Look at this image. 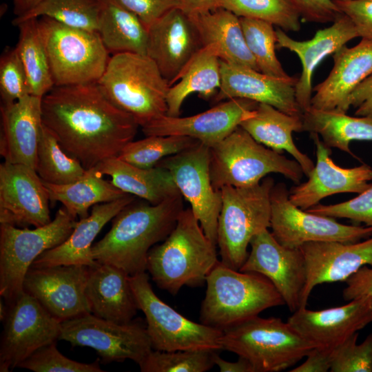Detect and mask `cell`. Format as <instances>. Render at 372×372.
I'll return each mask as SVG.
<instances>
[{"label":"cell","instance_id":"53","mask_svg":"<svg viewBox=\"0 0 372 372\" xmlns=\"http://www.w3.org/2000/svg\"><path fill=\"white\" fill-rule=\"evenodd\" d=\"M332 351L318 348L313 349L305 357L306 360L290 372H327L330 371Z\"/></svg>","mask_w":372,"mask_h":372},{"label":"cell","instance_id":"15","mask_svg":"<svg viewBox=\"0 0 372 372\" xmlns=\"http://www.w3.org/2000/svg\"><path fill=\"white\" fill-rule=\"evenodd\" d=\"M156 166L169 171L206 236L216 245L222 196L220 190L216 189L211 182L210 147L198 141L180 153L163 158Z\"/></svg>","mask_w":372,"mask_h":372},{"label":"cell","instance_id":"33","mask_svg":"<svg viewBox=\"0 0 372 372\" xmlns=\"http://www.w3.org/2000/svg\"><path fill=\"white\" fill-rule=\"evenodd\" d=\"M302 132L315 133L335 147L362 161L349 147L353 141H372V117L351 116L345 112L310 107L302 114Z\"/></svg>","mask_w":372,"mask_h":372},{"label":"cell","instance_id":"44","mask_svg":"<svg viewBox=\"0 0 372 372\" xmlns=\"http://www.w3.org/2000/svg\"><path fill=\"white\" fill-rule=\"evenodd\" d=\"M99 361L82 363L70 360L57 349L54 342L39 349L18 367L34 372H102Z\"/></svg>","mask_w":372,"mask_h":372},{"label":"cell","instance_id":"34","mask_svg":"<svg viewBox=\"0 0 372 372\" xmlns=\"http://www.w3.org/2000/svg\"><path fill=\"white\" fill-rule=\"evenodd\" d=\"M220 85V59L211 48L204 47L190 61L178 81L169 87L167 115L179 116L184 101L193 93L206 100L214 99Z\"/></svg>","mask_w":372,"mask_h":372},{"label":"cell","instance_id":"39","mask_svg":"<svg viewBox=\"0 0 372 372\" xmlns=\"http://www.w3.org/2000/svg\"><path fill=\"white\" fill-rule=\"evenodd\" d=\"M101 7L102 0H44L28 13L15 17L12 24L47 17L68 26L97 32Z\"/></svg>","mask_w":372,"mask_h":372},{"label":"cell","instance_id":"11","mask_svg":"<svg viewBox=\"0 0 372 372\" xmlns=\"http://www.w3.org/2000/svg\"><path fill=\"white\" fill-rule=\"evenodd\" d=\"M130 279L138 309L145 317L153 350L222 349L223 331L194 322L162 301L153 291L145 271Z\"/></svg>","mask_w":372,"mask_h":372},{"label":"cell","instance_id":"13","mask_svg":"<svg viewBox=\"0 0 372 372\" xmlns=\"http://www.w3.org/2000/svg\"><path fill=\"white\" fill-rule=\"evenodd\" d=\"M271 233L282 246L300 247L309 242H358L372 236V227L348 225L335 218L313 214L293 205L289 190L282 183L274 185L271 192Z\"/></svg>","mask_w":372,"mask_h":372},{"label":"cell","instance_id":"40","mask_svg":"<svg viewBox=\"0 0 372 372\" xmlns=\"http://www.w3.org/2000/svg\"><path fill=\"white\" fill-rule=\"evenodd\" d=\"M221 8L238 17L262 20L285 32L300 30V15L289 0H217L215 8Z\"/></svg>","mask_w":372,"mask_h":372},{"label":"cell","instance_id":"41","mask_svg":"<svg viewBox=\"0 0 372 372\" xmlns=\"http://www.w3.org/2000/svg\"><path fill=\"white\" fill-rule=\"evenodd\" d=\"M198 142L185 136H146L128 143L117 157L141 168H151L163 158L180 153Z\"/></svg>","mask_w":372,"mask_h":372},{"label":"cell","instance_id":"17","mask_svg":"<svg viewBox=\"0 0 372 372\" xmlns=\"http://www.w3.org/2000/svg\"><path fill=\"white\" fill-rule=\"evenodd\" d=\"M90 267L56 265L30 267L23 290L61 322L91 313L85 289Z\"/></svg>","mask_w":372,"mask_h":372},{"label":"cell","instance_id":"46","mask_svg":"<svg viewBox=\"0 0 372 372\" xmlns=\"http://www.w3.org/2000/svg\"><path fill=\"white\" fill-rule=\"evenodd\" d=\"M28 77L17 48H7L0 59L1 104L14 103L29 95Z\"/></svg>","mask_w":372,"mask_h":372},{"label":"cell","instance_id":"38","mask_svg":"<svg viewBox=\"0 0 372 372\" xmlns=\"http://www.w3.org/2000/svg\"><path fill=\"white\" fill-rule=\"evenodd\" d=\"M35 170L43 182L65 185L81 178L86 169L68 154L54 135L43 123Z\"/></svg>","mask_w":372,"mask_h":372},{"label":"cell","instance_id":"43","mask_svg":"<svg viewBox=\"0 0 372 372\" xmlns=\"http://www.w3.org/2000/svg\"><path fill=\"white\" fill-rule=\"evenodd\" d=\"M216 351L208 349L152 350L138 366L142 372H205L215 366Z\"/></svg>","mask_w":372,"mask_h":372},{"label":"cell","instance_id":"4","mask_svg":"<svg viewBox=\"0 0 372 372\" xmlns=\"http://www.w3.org/2000/svg\"><path fill=\"white\" fill-rule=\"evenodd\" d=\"M97 83L110 101L142 128L167 115L170 85L147 54H113Z\"/></svg>","mask_w":372,"mask_h":372},{"label":"cell","instance_id":"22","mask_svg":"<svg viewBox=\"0 0 372 372\" xmlns=\"http://www.w3.org/2000/svg\"><path fill=\"white\" fill-rule=\"evenodd\" d=\"M310 136L316 147V163L306 182L297 184L289 191V198L296 207L307 210L329 196L340 193L360 194L371 184L372 167L362 163L351 168L335 164L331 149L315 133Z\"/></svg>","mask_w":372,"mask_h":372},{"label":"cell","instance_id":"25","mask_svg":"<svg viewBox=\"0 0 372 372\" xmlns=\"http://www.w3.org/2000/svg\"><path fill=\"white\" fill-rule=\"evenodd\" d=\"M276 48H286L299 57L302 72L296 85V99L304 112L311 107L313 87L312 76L317 65L328 55L333 54L353 39L358 32L348 17L342 14L328 28L318 30L307 41H296L280 28L277 29Z\"/></svg>","mask_w":372,"mask_h":372},{"label":"cell","instance_id":"18","mask_svg":"<svg viewBox=\"0 0 372 372\" xmlns=\"http://www.w3.org/2000/svg\"><path fill=\"white\" fill-rule=\"evenodd\" d=\"M50 198L36 170L23 164L0 165V223L20 228L51 222Z\"/></svg>","mask_w":372,"mask_h":372},{"label":"cell","instance_id":"32","mask_svg":"<svg viewBox=\"0 0 372 372\" xmlns=\"http://www.w3.org/2000/svg\"><path fill=\"white\" fill-rule=\"evenodd\" d=\"M96 169L123 192L138 196L152 205L181 195L169 171L163 167L141 168L118 157L104 160Z\"/></svg>","mask_w":372,"mask_h":372},{"label":"cell","instance_id":"48","mask_svg":"<svg viewBox=\"0 0 372 372\" xmlns=\"http://www.w3.org/2000/svg\"><path fill=\"white\" fill-rule=\"evenodd\" d=\"M353 23L358 37L372 41V0L334 1Z\"/></svg>","mask_w":372,"mask_h":372},{"label":"cell","instance_id":"54","mask_svg":"<svg viewBox=\"0 0 372 372\" xmlns=\"http://www.w3.org/2000/svg\"><path fill=\"white\" fill-rule=\"evenodd\" d=\"M214 364L220 372H255L251 364L245 359L238 357L236 362L223 360L218 353L214 355Z\"/></svg>","mask_w":372,"mask_h":372},{"label":"cell","instance_id":"6","mask_svg":"<svg viewBox=\"0 0 372 372\" xmlns=\"http://www.w3.org/2000/svg\"><path fill=\"white\" fill-rule=\"evenodd\" d=\"M221 344L247 360L255 372L287 369L316 348L287 321L258 316L223 330Z\"/></svg>","mask_w":372,"mask_h":372},{"label":"cell","instance_id":"50","mask_svg":"<svg viewBox=\"0 0 372 372\" xmlns=\"http://www.w3.org/2000/svg\"><path fill=\"white\" fill-rule=\"evenodd\" d=\"M306 22H333L342 14L333 0H289Z\"/></svg>","mask_w":372,"mask_h":372},{"label":"cell","instance_id":"31","mask_svg":"<svg viewBox=\"0 0 372 372\" xmlns=\"http://www.w3.org/2000/svg\"><path fill=\"white\" fill-rule=\"evenodd\" d=\"M302 116L286 114L274 107L258 103L254 114L245 120L240 127L257 142L282 154L289 153L300 164L307 177L314 167L312 160L295 145L293 132H302Z\"/></svg>","mask_w":372,"mask_h":372},{"label":"cell","instance_id":"42","mask_svg":"<svg viewBox=\"0 0 372 372\" xmlns=\"http://www.w3.org/2000/svg\"><path fill=\"white\" fill-rule=\"evenodd\" d=\"M240 21L246 43L259 71L277 78H290L276 54L277 37L273 25L246 17H240Z\"/></svg>","mask_w":372,"mask_h":372},{"label":"cell","instance_id":"1","mask_svg":"<svg viewBox=\"0 0 372 372\" xmlns=\"http://www.w3.org/2000/svg\"><path fill=\"white\" fill-rule=\"evenodd\" d=\"M43 125L88 169L118 156L139 125L96 83L54 86L41 100Z\"/></svg>","mask_w":372,"mask_h":372},{"label":"cell","instance_id":"8","mask_svg":"<svg viewBox=\"0 0 372 372\" xmlns=\"http://www.w3.org/2000/svg\"><path fill=\"white\" fill-rule=\"evenodd\" d=\"M278 173L295 184L304 174L295 159H289L257 142L240 126L210 148V174L214 187H246Z\"/></svg>","mask_w":372,"mask_h":372},{"label":"cell","instance_id":"21","mask_svg":"<svg viewBox=\"0 0 372 372\" xmlns=\"http://www.w3.org/2000/svg\"><path fill=\"white\" fill-rule=\"evenodd\" d=\"M287 322L316 348L332 351L372 322V297L362 296L319 311L302 307L293 312Z\"/></svg>","mask_w":372,"mask_h":372},{"label":"cell","instance_id":"7","mask_svg":"<svg viewBox=\"0 0 372 372\" xmlns=\"http://www.w3.org/2000/svg\"><path fill=\"white\" fill-rule=\"evenodd\" d=\"M274 185L268 176L253 186L220 189L222 205L216 245L220 262L230 268L239 270L247 258L251 239L270 228V196Z\"/></svg>","mask_w":372,"mask_h":372},{"label":"cell","instance_id":"52","mask_svg":"<svg viewBox=\"0 0 372 372\" xmlns=\"http://www.w3.org/2000/svg\"><path fill=\"white\" fill-rule=\"evenodd\" d=\"M349 105L356 109V116L372 117V74L351 92L349 98Z\"/></svg>","mask_w":372,"mask_h":372},{"label":"cell","instance_id":"23","mask_svg":"<svg viewBox=\"0 0 372 372\" xmlns=\"http://www.w3.org/2000/svg\"><path fill=\"white\" fill-rule=\"evenodd\" d=\"M301 250L306 263L307 281L301 307L318 285L345 282L363 266L372 267V236L355 242H309Z\"/></svg>","mask_w":372,"mask_h":372},{"label":"cell","instance_id":"51","mask_svg":"<svg viewBox=\"0 0 372 372\" xmlns=\"http://www.w3.org/2000/svg\"><path fill=\"white\" fill-rule=\"evenodd\" d=\"M342 291L343 299L350 301L362 296L372 297V267H361L346 281Z\"/></svg>","mask_w":372,"mask_h":372},{"label":"cell","instance_id":"55","mask_svg":"<svg viewBox=\"0 0 372 372\" xmlns=\"http://www.w3.org/2000/svg\"><path fill=\"white\" fill-rule=\"evenodd\" d=\"M181 9L187 14L210 10L215 8L217 0H179Z\"/></svg>","mask_w":372,"mask_h":372},{"label":"cell","instance_id":"26","mask_svg":"<svg viewBox=\"0 0 372 372\" xmlns=\"http://www.w3.org/2000/svg\"><path fill=\"white\" fill-rule=\"evenodd\" d=\"M329 76L313 90L311 107L347 113L349 98L354 89L372 74V41L362 39L356 45H345L333 54Z\"/></svg>","mask_w":372,"mask_h":372},{"label":"cell","instance_id":"14","mask_svg":"<svg viewBox=\"0 0 372 372\" xmlns=\"http://www.w3.org/2000/svg\"><path fill=\"white\" fill-rule=\"evenodd\" d=\"M0 344V371L18 367L42 347L59 340L61 322L24 290L7 304Z\"/></svg>","mask_w":372,"mask_h":372},{"label":"cell","instance_id":"30","mask_svg":"<svg viewBox=\"0 0 372 372\" xmlns=\"http://www.w3.org/2000/svg\"><path fill=\"white\" fill-rule=\"evenodd\" d=\"M189 14L203 48H211L228 64L259 71L246 43L240 17L221 8Z\"/></svg>","mask_w":372,"mask_h":372},{"label":"cell","instance_id":"20","mask_svg":"<svg viewBox=\"0 0 372 372\" xmlns=\"http://www.w3.org/2000/svg\"><path fill=\"white\" fill-rule=\"evenodd\" d=\"M258 104L247 99H231L195 115H165L143 127L142 131L145 136H189L211 148L253 116Z\"/></svg>","mask_w":372,"mask_h":372},{"label":"cell","instance_id":"5","mask_svg":"<svg viewBox=\"0 0 372 372\" xmlns=\"http://www.w3.org/2000/svg\"><path fill=\"white\" fill-rule=\"evenodd\" d=\"M207 288L200 311L201 323L220 330L258 316L285 302L265 276L244 272L219 260L206 278Z\"/></svg>","mask_w":372,"mask_h":372},{"label":"cell","instance_id":"35","mask_svg":"<svg viewBox=\"0 0 372 372\" xmlns=\"http://www.w3.org/2000/svg\"><path fill=\"white\" fill-rule=\"evenodd\" d=\"M97 32L110 53L147 54V27L115 0H102Z\"/></svg>","mask_w":372,"mask_h":372},{"label":"cell","instance_id":"57","mask_svg":"<svg viewBox=\"0 0 372 372\" xmlns=\"http://www.w3.org/2000/svg\"><path fill=\"white\" fill-rule=\"evenodd\" d=\"M8 311V307L7 304L3 302H2V300H1L0 302V319L1 321L3 322V320L6 319L7 313Z\"/></svg>","mask_w":372,"mask_h":372},{"label":"cell","instance_id":"27","mask_svg":"<svg viewBox=\"0 0 372 372\" xmlns=\"http://www.w3.org/2000/svg\"><path fill=\"white\" fill-rule=\"evenodd\" d=\"M41 100L29 94L14 103L1 104L0 154L4 161L35 169L43 127Z\"/></svg>","mask_w":372,"mask_h":372},{"label":"cell","instance_id":"29","mask_svg":"<svg viewBox=\"0 0 372 372\" xmlns=\"http://www.w3.org/2000/svg\"><path fill=\"white\" fill-rule=\"evenodd\" d=\"M130 277L110 264L90 267L85 293L91 313L117 323L132 321L138 307Z\"/></svg>","mask_w":372,"mask_h":372},{"label":"cell","instance_id":"10","mask_svg":"<svg viewBox=\"0 0 372 372\" xmlns=\"http://www.w3.org/2000/svg\"><path fill=\"white\" fill-rule=\"evenodd\" d=\"M76 223L63 207L50 223L33 229L0 225V295L7 304L23 291L24 278L34 260L64 242Z\"/></svg>","mask_w":372,"mask_h":372},{"label":"cell","instance_id":"28","mask_svg":"<svg viewBox=\"0 0 372 372\" xmlns=\"http://www.w3.org/2000/svg\"><path fill=\"white\" fill-rule=\"evenodd\" d=\"M135 200L132 194L93 206L91 214L77 221L68 238L59 245L41 254L32 267L56 265L96 266L92 254V242L102 228L125 206Z\"/></svg>","mask_w":372,"mask_h":372},{"label":"cell","instance_id":"36","mask_svg":"<svg viewBox=\"0 0 372 372\" xmlns=\"http://www.w3.org/2000/svg\"><path fill=\"white\" fill-rule=\"evenodd\" d=\"M43 184L50 201L60 202L72 216H79L80 219L88 216L90 207L127 194L104 179L95 167L86 169L84 175L74 183L54 185L43 182Z\"/></svg>","mask_w":372,"mask_h":372},{"label":"cell","instance_id":"16","mask_svg":"<svg viewBox=\"0 0 372 372\" xmlns=\"http://www.w3.org/2000/svg\"><path fill=\"white\" fill-rule=\"evenodd\" d=\"M251 250L239 269L266 277L282 296L291 312L301 307L307 281V268L300 249L282 246L269 229L251 240Z\"/></svg>","mask_w":372,"mask_h":372},{"label":"cell","instance_id":"19","mask_svg":"<svg viewBox=\"0 0 372 372\" xmlns=\"http://www.w3.org/2000/svg\"><path fill=\"white\" fill-rule=\"evenodd\" d=\"M203 48L194 22L180 8L171 10L148 28L147 55L170 86Z\"/></svg>","mask_w":372,"mask_h":372},{"label":"cell","instance_id":"47","mask_svg":"<svg viewBox=\"0 0 372 372\" xmlns=\"http://www.w3.org/2000/svg\"><path fill=\"white\" fill-rule=\"evenodd\" d=\"M307 211L334 218H347L372 227V184L351 200L333 205L318 203Z\"/></svg>","mask_w":372,"mask_h":372},{"label":"cell","instance_id":"24","mask_svg":"<svg viewBox=\"0 0 372 372\" xmlns=\"http://www.w3.org/2000/svg\"><path fill=\"white\" fill-rule=\"evenodd\" d=\"M221 85L216 103L231 99H247L265 103L290 115L302 116L296 99L298 78L281 79L259 71L228 64L221 60Z\"/></svg>","mask_w":372,"mask_h":372},{"label":"cell","instance_id":"12","mask_svg":"<svg viewBox=\"0 0 372 372\" xmlns=\"http://www.w3.org/2000/svg\"><path fill=\"white\" fill-rule=\"evenodd\" d=\"M59 340L94 349L104 363L131 360L139 365L153 350L145 321L121 324L92 313L61 322Z\"/></svg>","mask_w":372,"mask_h":372},{"label":"cell","instance_id":"56","mask_svg":"<svg viewBox=\"0 0 372 372\" xmlns=\"http://www.w3.org/2000/svg\"><path fill=\"white\" fill-rule=\"evenodd\" d=\"M44 0H12L13 12L16 17H20L28 13Z\"/></svg>","mask_w":372,"mask_h":372},{"label":"cell","instance_id":"58","mask_svg":"<svg viewBox=\"0 0 372 372\" xmlns=\"http://www.w3.org/2000/svg\"><path fill=\"white\" fill-rule=\"evenodd\" d=\"M333 1H346V0H333Z\"/></svg>","mask_w":372,"mask_h":372},{"label":"cell","instance_id":"3","mask_svg":"<svg viewBox=\"0 0 372 372\" xmlns=\"http://www.w3.org/2000/svg\"><path fill=\"white\" fill-rule=\"evenodd\" d=\"M216 248L191 208L184 209L169 235L149 250L146 270L157 287L176 295L184 286L204 285L219 261Z\"/></svg>","mask_w":372,"mask_h":372},{"label":"cell","instance_id":"49","mask_svg":"<svg viewBox=\"0 0 372 372\" xmlns=\"http://www.w3.org/2000/svg\"><path fill=\"white\" fill-rule=\"evenodd\" d=\"M136 14L147 28L171 10L181 8L179 0H115Z\"/></svg>","mask_w":372,"mask_h":372},{"label":"cell","instance_id":"9","mask_svg":"<svg viewBox=\"0 0 372 372\" xmlns=\"http://www.w3.org/2000/svg\"><path fill=\"white\" fill-rule=\"evenodd\" d=\"M37 19L54 86L96 83L110 58L98 32Z\"/></svg>","mask_w":372,"mask_h":372},{"label":"cell","instance_id":"37","mask_svg":"<svg viewBox=\"0 0 372 372\" xmlns=\"http://www.w3.org/2000/svg\"><path fill=\"white\" fill-rule=\"evenodd\" d=\"M15 26L19 30L16 48L27 74L30 94L42 98L54 87V83L38 19L31 18Z\"/></svg>","mask_w":372,"mask_h":372},{"label":"cell","instance_id":"2","mask_svg":"<svg viewBox=\"0 0 372 372\" xmlns=\"http://www.w3.org/2000/svg\"><path fill=\"white\" fill-rule=\"evenodd\" d=\"M183 209L182 195L157 205L135 199L116 214L109 231L92 245L94 259L130 276L145 272L149 250L169 235Z\"/></svg>","mask_w":372,"mask_h":372},{"label":"cell","instance_id":"45","mask_svg":"<svg viewBox=\"0 0 372 372\" xmlns=\"http://www.w3.org/2000/svg\"><path fill=\"white\" fill-rule=\"evenodd\" d=\"M355 333L332 351L331 372H372V332L360 344Z\"/></svg>","mask_w":372,"mask_h":372}]
</instances>
